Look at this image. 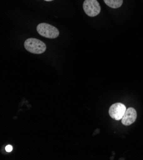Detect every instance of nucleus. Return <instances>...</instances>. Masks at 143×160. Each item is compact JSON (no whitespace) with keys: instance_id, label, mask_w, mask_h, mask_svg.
I'll return each instance as SVG.
<instances>
[{"instance_id":"nucleus-3","label":"nucleus","mask_w":143,"mask_h":160,"mask_svg":"<svg viewBox=\"0 0 143 160\" xmlns=\"http://www.w3.org/2000/svg\"><path fill=\"white\" fill-rule=\"evenodd\" d=\"M83 8L85 13L89 17L97 16L101 11V7L97 0H85Z\"/></svg>"},{"instance_id":"nucleus-1","label":"nucleus","mask_w":143,"mask_h":160,"mask_svg":"<svg viewBox=\"0 0 143 160\" xmlns=\"http://www.w3.org/2000/svg\"><path fill=\"white\" fill-rule=\"evenodd\" d=\"M24 45L28 52L33 54H42L46 50V46L43 42L34 38L27 39L25 42Z\"/></svg>"},{"instance_id":"nucleus-4","label":"nucleus","mask_w":143,"mask_h":160,"mask_svg":"<svg viewBox=\"0 0 143 160\" xmlns=\"http://www.w3.org/2000/svg\"><path fill=\"white\" fill-rule=\"evenodd\" d=\"M126 108L124 105L121 103L113 104L109 108L108 113L110 116L115 120H120L124 116Z\"/></svg>"},{"instance_id":"nucleus-7","label":"nucleus","mask_w":143,"mask_h":160,"mask_svg":"<svg viewBox=\"0 0 143 160\" xmlns=\"http://www.w3.org/2000/svg\"><path fill=\"white\" fill-rule=\"evenodd\" d=\"M12 149H13V148H12V146L11 145H8V146H7L6 148H5V151H6L7 152H11V151H12Z\"/></svg>"},{"instance_id":"nucleus-6","label":"nucleus","mask_w":143,"mask_h":160,"mask_svg":"<svg viewBox=\"0 0 143 160\" xmlns=\"http://www.w3.org/2000/svg\"><path fill=\"white\" fill-rule=\"evenodd\" d=\"M105 4L112 8H118L122 6L123 0H103Z\"/></svg>"},{"instance_id":"nucleus-5","label":"nucleus","mask_w":143,"mask_h":160,"mask_svg":"<svg viewBox=\"0 0 143 160\" xmlns=\"http://www.w3.org/2000/svg\"><path fill=\"white\" fill-rule=\"evenodd\" d=\"M137 119V112L134 108H129L126 110L125 113L121 120L123 124L129 126L134 123Z\"/></svg>"},{"instance_id":"nucleus-8","label":"nucleus","mask_w":143,"mask_h":160,"mask_svg":"<svg viewBox=\"0 0 143 160\" xmlns=\"http://www.w3.org/2000/svg\"><path fill=\"white\" fill-rule=\"evenodd\" d=\"M44 1H46V2H52V1H53V0H44Z\"/></svg>"},{"instance_id":"nucleus-2","label":"nucleus","mask_w":143,"mask_h":160,"mask_svg":"<svg viewBox=\"0 0 143 160\" xmlns=\"http://www.w3.org/2000/svg\"><path fill=\"white\" fill-rule=\"evenodd\" d=\"M38 33L47 38H56L59 35V31L57 28L47 23H41L37 26Z\"/></svg>"}]
</instances>
